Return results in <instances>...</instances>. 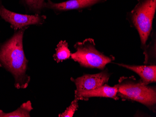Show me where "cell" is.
<instances>
[{"instance_id": "3", "label": "cell", "mask_w": 156, "mask_h": 117, "mask_svg": "<svg viewBox=\"0 0 156 117\" xmlns=\"http://www.w3.org/2000/svg\"><path fill=\"white\" fill-rule=\"evenodd\" d=\"M156 10V0H138L134 8L128 14V18L138 31L143 49L152 29Z\"/></svg>"}, {"instance_id": "12", "label": "cell", "mask_w": 156, "mask_h": 117, "mask_svg": "<svg viewBox=\"0 0 156 117\" xmlns=\"http://www.w3.org/2000/svg\"><path fill=\"white\" fill-rule=\"evenodd\" d=\"M47 0H22L23 3L26 9L35 12L37 14L40 13L43 9L44 3Z\"/></svg>"}, {"instance_id": "5", "label": "cell", "mask_w": 156, "mask_h": 117, "mask_svg": "<svg viewBox=\"0 0 156 117\" xmlns=\"http://www.w3.org/2000/svg\"><path fill=\"white\" fill-rule=\"evenodd\" d=\"M0 16L9 23L14 30H17L31 25H39L44 22L46 16L36 14L34 15L21 14L6 9L0 2Z\"/></svg>"}, {"instance_id": "10", "label": "cell", "mask_w": 156, "mask_h": 117, "mask_svg": "<svg viewBox=\"0 0 156 117\" xmlns=\"http://www.w3.org/2000/svg\"><path fill=\"white\" fill-rule=\"evenodd\" d=\"M33 107L30 101L23 104L17 110L10 113H5L0 110V117H30Z\"/></svg>"}, {"instance_id": "2", "label": "cell", "mask_w": 156, "mask_h": 117, "mask_svg": "<svg viewBox=\"0 0 156 117\" xmlns=\"http://www.w3.org/2000/svg\"><path fill=\"white\" fill-rule=\"evenodd\" d=\"M118 90L117 96L123 99H129L142 104L155 112L156 89L149 86L134 77H122L115 85Z\"/></svg>"}, {"instance_id": "7", "label": "cell", "mask_w": 156, "mask_h": 117, "mask_svg": "<svg viewBox=\"0 0 156 117\" xmlns=\"http://www.w3.org/2000/svg\"><path fill=\"white\" fill-rule=\"evenodd\" d=\"M106 1L107 0H68L60 3H54L50 0H47L44 3V8L52 9L55 12H61L88 8Z\"/></svg>"}, {"instance_id": "9", "label": "cell", "mask_w": 156, "mask_h": 117, "mask_svg": "<svg viewBox=\"0 0 156 117\" xmlns=\"http://www.w3.org/2000/svg\"><path fill=\"white\" fill-rule=\"evenodd\" d=\"M118 65L127 68L136 72L141 77L144 83L149 84L156 81V66L151 65H131L118 64Z\"/></svg>"}, {"instance_id": "6", "label": "cell", "mask_w": 156, "mask_h": 117, "mask_svg": "<svg viewBox=\"0 0 156 117\" xmlns=\"http://www.w3.org/2000/svg\"><path fill=\"white\" fill-rule=\"evenodd\" d=\"M110 74L107 71L95 74H86L76 79L71 78L76 86L75 92L88 91L102 86L108 82Z\"/></svg>"}, {"instance_id": "1", "label": "cell", "mask_w": 156, "mask_h": 117, "mask_svg": "<svg viewBox=\"0 0 156 117\" xmlns=\"http://www.w3.org/2000/svg\"><path fill=\"white\" fill-rule=\"evenodd\" d=\"M26 29L16 30L10 39L0 43V64L14 76L17 89L27 88L30 80L26 73L28 61L23 47V36Z\"/></svg>"}, {"instance_id": "8", "label": "cell", "mask_w": 156, "mask_h": 117, "mask_svg": "<svg viewBox=\"0 0 156 117\" xmlns=\"http://www.w3.org/2000/svg\"><path fill=\"white\" fill-rule=\"evenodd\" d=\"M117 93L118 90L115 86L112 87L105 84L92 90L75 92V98L84 100L92 97L107 98L117 100L119 99Z\"/></svg>"}, {"instance_id": "11", "label": "cell", "mask_w": 156, "mask_h": 117, "mask_svg": "<svg viewBox=\"0 0 156 117\" xmlns=\"http://www.w3.org/2000/svg\"><path fill=\"white\" fill-rule=\"evenodd\" d=\"M71 52L68 48V43L66 41H60L56 49V53L53 55V59L57 63L69 59Z\"/></svg>"}, {"instance_id": "13", "label": "cell", "mask_w": 156, "mask_h": 117, "mask_svg": "<svg viewBox=\"0 0 156 117\" xmlns=\"http://www.w3.org/2000/svg\"><path fill=\"white\" fill-rule=\"evenodd\" d=\"M79 99L75 98L74 100L72 102L71 104L69 107H67L64 112L59 114V117H73L75 112L77 111L79 107L78 101Z\"/></svg>"}, {"instance_id": "4", "label": "cell", "mask_w": 156, "mask_h": 117, "mask_svg": "<svg viewBox=\"0 0 156 117\" xmlns=\"http://www.w3.org/2000/svg\"><path fill=\"white\" fill-rule=\"evenodd\" d=\"M74 47L76 51L72 53V59L83 67L103 69L107 64L114 60L113 56H107L95 48L94 40L87 38L77 42Z\"/></svg>"}]
</instances>
